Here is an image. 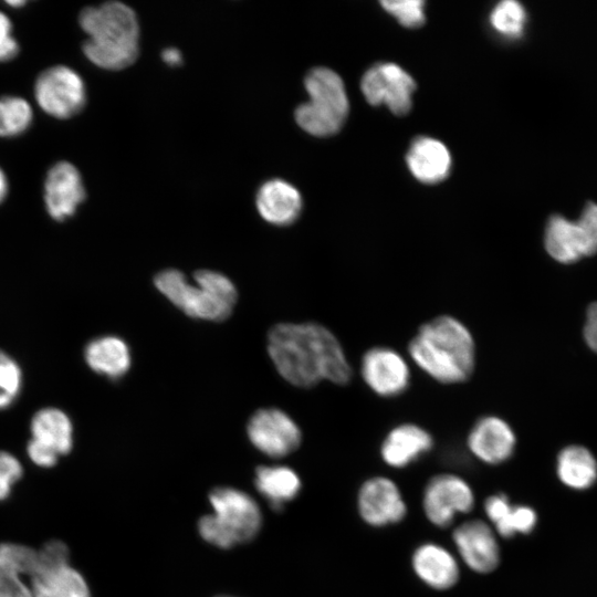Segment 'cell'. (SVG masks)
I'll return each mask as SVG.
<instances>
[{"label": "cell", "instance_id": "cell-1", "mask_svg": "<svg viewBox=\"0 0 597 597\" xmlns=\"http://www.w3.org/2000/svg\"><path fill=\"white\" fill-rule=\"evenodd\" d=\"M268 352L281 376L297 387L322 380L347 385L353 369L337 337L317 323H282L268 334Z\"/></svg>", "mask_w": 597, "mask_h": 597}, {"label": "cell", "instance_id": "cell-2", "mask_svg": "<svg viewBox=\"0 0 597 597\" xmlns=\"http://www.w3.org/2000/svg\"><path fill=\"white\" fill-rule=\"evenodd\" d=\"M475 342L468 326L451 315L422 324L408 344L411 362L443 385L467 381L475 367Z\"/></svg>", "mask_w": 597, "mask_h": 597}, {"label": "cell", "instance_id": "cell-3", "mask_svg": "<svg viewBox=\"0 0 597 597\" xmlns=\"http://www.w3.org/2000/svg\"><path fill=\"white\" fill-rule=\"evenodd\" d=\"M87 34L85 56L101 69L117 71L132 65L139 54V24L135 11L119 1L84 8L78 15Z\"/></svg>", "mask_w": 597, "mask_h": 597}, {"label": "cell", "instance_id": "cell-4", "mask_svg": "<svg viewBox=\"0 0 597 597\" xmlns=\"http://www.w3.org/2000/svg\"><path fill=\"white\" fill-rule=\"evenodd\" d=\"M196 285L174 269L159 272L154 280L158 291L185 314L200 320L223 321L237 302V289L224 274L200 270L193 275Z\"/></svg>", "mask_w": 597, "mask_h": 597}, {"label": "cell", "instance_id": "cell-5", "mask_svg": "<svg viewBox=\"0 0 597 597\" xmlns=\"http://www.w3.org/2000/svg\"><path fill=\"white\" fill-rule=\"evenodd\" d=\"M213 513L198 522L201 537L208 543L230 548L252 540L261 526V512L247 493L233 488H216L209 494Z\"/></svg>", "mask_w": 597, "mask_h": 597}, {"label": "cell", "instance_id": "cell-6", "mask_svg": "<svg viewBox=\"0 0 597 597\" xmlns=\"http://www.w3.org/2000/svg\"><path fill=\"white\" fill-rule=\"evenodd\" d=\"M304 86L310 100L295 109L297 125L317 137L336 134L349 109L341 76L327 67H315L306 74Z\"/></svg>", "mask_w": 597, "mask_h": 597}, {"label": "cell", "instance_id": "cell-7", "mask_svg": "<svg viewBox=\"0 0 597 597\" xmlns=\"http://www.w3.org/2000/svg\"><path fill=\"white\" fill-rule=\"evenodd\" d=\"M547 253L557 262L574 263L597 252V203L585 206L577 220L554 214L544 234Z\"/></svg>", "mask_w": 597, "mask_h": 597}, {"label": "cell", "instance_id": "cell-8", "mask_svg": "<svg viewBox=\"0 0 597 597\" xmlns=\"http://www.w3.org/2000/svg\"><path fill=\"white\" fill-rule=\"evenodd\" d=\"M34 95L40 107L57 118L76 115L86 103L82 77L65 65L44 70L35 81Z\"/></svg>", "mask_w": 597, "mask_h": 597}, {"label": "cell", "instance_id": "cell-9", "mask_svg": "<svg viewBox=\"0 0 597 597\" xmlns=\"http://www.w3.org/2000/svg\"><path fill=\"white\" fill-rule=\"evenodd\" d=\"M474 506V494L470 484L459 475L441 473L432 476L423 491V512L436 526L448 527L460 513Z\"/></svg>", "mask_w": 597, "mask_h": 597}, {"label": "cell", "instance_id": "cell-10", "mask_svg": "<svg viewBox=\"0 0 597 597\" xmlns=\"http://www.w3.org/2000/svg\"><path fill=\"white\" fill-rule=\"evenodd\" d=\"M359 373L366 386L384 398L401 395L411 380L408 360L387 346H375L366 350L359 363Z\"/></svg>", "mask_w": 597, "mask_h": 597}, {"label": "cell", "instance_id": "cell-11", "mask_svg": "<svg viewBox=\"0 0 597 597\" xmlns=\"http://www.w3.org/2000/svg\"><path fill=\"white\" fill-rule=\"evenodd\" d=\"M360 88L370 105H386L395 115H405L411 108L416 84L399 65L388 62L368 69Z\"/></svg>", "mask_w": 597, "mask_h": 597}, {"label": "cell", "instance_id": "cell-12", "mask_svg": "<svg viewBox=\"0 0 597 597\" xmlns=\"http://www.w3.org/2000/svg\"><path fill=\"white\" fill-rule=\"evenodd\" d=\"M248 436L256 449L273 458L293 452L302 440L295 421L276 408H264L254 412L248 422Z\"/></svg>", "mask_w": 597, "mask_h": 597}, {"label": "cell", "instance_id": "cell-13", "mask_svg": "<svg viewBox=\"0 0 597 597\" xmlns=\"http://www.w3.org/2000/svg\"><path fill=\"white\" fill-rule=\"evenodd\" d=\"M357 509L367 524L377 527L399 523L407 514L398 485L386 476H374L362 484Z\"/></svg>", "mask_w": 597, "mask_h": 597}, {"label": "cell", "instance_id": "cell-14", "mask_svg": "<svg viewBox=\"0 0 597 597\" xmlns=\"http://www.w3.org/2000/svg\"><path fill=\"white\" fill-rule=\"evenodd\" d=\"M463 563L480 574L493 572L500 564V546L493 527L482 520L459 525L452 534Z\"/></svg>", "mask_w": 597, "mask_h": 597}, {"label": "cell", "instance_id": "cell-15", "mask_svg": "<svg viewBox=\"0 0 597 597\" xmlns=\"http://www.w3.org/2000/svg\"><path fill=\"white\" fill-rule=\"evenodd\" d=\"M467 446L480 461L495 465L509 460L515 450V432L507 421L495 415L483 416L468 433Z\"/></svg>", "mask_w": 597, "mask_h": 597}, {"label": "cell", "instance_id": "cell-16", "mask_svg": "<svg viewBox=\"0 0 597 597\" xmlns=\"http://www.w3.org/2000/svg\"><path fill=\"white\" fill-rule=\"evenodd\" d=\"M86 196L77 168L59 161L50 168L44 181V201L49 214L56 221L72 217Z\"/></svg>", "mask_w": 597, "mask_h": 597}, {"label": "cell", "instance_id": "cell-17", "mask_svg": "<svg viewBox=\"0 0 597 597\" xmlns=\"http://www.w3.org/2000/svg\"><path fill=\"white\" fill-rule=\"evenodd\" d=\"M433 439L425 428L405 422L394 427L380 446L383 461L392 468L409 465L431 450Z\"/></svg>", "mask_w": 597, "mask_h": 597}, {"label": "cell", "instance_id": "cell-18", "mask_svg": "<svg viewBox=\"0 0 597 597\" xmlns=\"http://www.w3.org/2000/svg\"><path fill=\"white\" fill-rule=\"evenodd\" d=\"M260 216L274 226H289L302 211V196L290 182L274 178L260 186L255 197Z\"/></svg>", "mask_w": 597, "mask_h": 597}, {"label": "cell", "instance_id": "cell-19", "mask_svg": "<svg viewBox=\"0 0 597 597\" xmlns=\"http://www.w3.org/2000/svg\"><path fill=\"white\" fill-rule=\"evenodd\" d=\"M411 566L418 578L438 590L449 589L459 580L457 559L446 547L434 543L418 546L411 556Z\"/></svg>", "mask_w": 597, "mask_h": 597}, {"label": "cell", "instance_id": "cell-20", "mask_svg": "<svg viewBox=\"0 0 597 597\" xmlns=\"http://www.w3.org/2000/svg\"><path fill=\"white\" fill-rule=\"evenodd\" d=\"M406 161L413 177L429 185L446 179L451 169V156L448 148L431 137L416 138L408 149Z\"/></svg>", "mask_w": 597, "mask_h": 597}, {"label": "cell", "instance_id": "cell-21", "mask_svg": "<svg viewBox=\"0 0 597 597\" xmlns=\"http://www.w3.org/2000/svg\"><path fill=\"white\" fill-rule=\"evenodd\" d=\"M485 514L493 530L502 537L530 534L537 524V514L528 505H512L505 494H493L484 502Z\"/></svg>", "mask_w": 597, "mask_h": 597}, {"label": "cell", "instance_id": "cell-22", "mask_svg": "<svg viewBox=\"0 0 597 597\" xmlns=\"http://www.w3.org/2000/svg\"><path fill=\"white\" fill-rule=\"evenodd\" d=\"M556 475L567 489L586 491L597 481V460L584 446H567L557 455Z\"/></svg>", "mask_w": 597, "mask_h": 597}, {"label": "cell", "instance_id": "cell-23", "mask_svg": "<svg viewBox=\"0 0 597 597\" xmlns=\"http://www.w3.org/2000/svg\"><path fill=\"white\" fill-rule=\"evenodd\" d=\"M84 356L91 369L112 379L124 376L132 363L127 344L116 336L93 339L87 344Z\"/></svg>", "mask_w": 597, "mask_h": 597}, {"label": "cell", "instance_id": "cell-24", "mask_svg": "<svg viewBox=\"0 0 597 597\" xmlns=\"http://www.w3.org/2000/svg\"><path fill=\"white\" fill-rule=\"evenodd\" d=\"M32 439L53 450L57 455L66 454L73 444L70 418L57 408L39 410L31 421Z\"/></svg>", "mask_w": 597, "mask_h": 597}, {"label": "cell", "instance_id": "cell-25", "mask_svg": "<svg viewBox=\"0 0 597 597\" xmlns=\"http://www.w3.org/2000/svg\"><path fill=\"white\" fill-rule=\"evenodd\" d=\"M31 591L33 597H90L85 579L69 564L33 575Z\"/></svg>", "mask_w": 597, "mask_h": 597}, {"label": "cell", "instance_id": "cell-26", "mask_svg": "<svg viewBox=\"0 0 597 597\" xmlns=\"http://www.w3.org/2000/svg\"><path fill=\"white\" fill-rule=\"evenodd\" d=\"M255 486L277 510L297 495L301 481L298 475L287 467H259L255 471Z\"/></svg>", "mask_w": 597, "mask_h": 597}, {"label": "cell", "instance_id": "cell-27", "mask_svg": "<svg viewBox=\"0 0 597 597\" xmlns=\"http://www.w3.org/2000/svg\"><path fill=\"white\" fill-rule=\"evenodd\" d=\"M30 104L17 96L0 97V136L12 137L24 133L32 123Z\"/></svg>", "mask_w": 597, "mask_h": 597}, {"label": "cell", "instance_id": "cell-28", "mask_svg": "<svg viewBox=\"0 0 597 597\" xmlns=\"http://www.w3.org/2000/svg\"><path fill=\"white\" fill-rule=\"evenodd\" d=\"M490 22L500 34L507 38H519L525 28L526 12L520 2L504 0L493 8Z\"/></svg>", "mask_w": 597, "mask_h": 597}, {"label": "cell", "instance_id": "cell-29", "mask_svg": "<svg viewBox=\"0 0 597 597\" xmlns=\"http://www.w3.org/2000/svg\"><path fill=\"white\" fill-rule=\"evenodd\" d=\"M0 557L19 575L28 574L31 577L38 569V551L20 544H0Z\"/></svg>", "mask_w": 597, "mask_h": 597}, {"label": "cell", "instance_id": "cell-30", "mask_svg": "<svg viewBox=\"0 0 597 597\" xmlns=\"http://www.w3.org/2000/svg\"><path fill=\"white\" fill-rule=\"evenodd\" d=\"M21 381L18 364L0 350V409L11 406L20 391Z\"/></svg>", "mask_w": 597, "mask_h": 597}, {"label": "cell", "instance_id": "cell-31", "mask_svg": "<svg viewBox=\"0 0 597 597\" xmlns=\"http://www.w3.org/2000/svg\"><path fill=\"white\" fill-rule=\"evenodd\" d=\"M381 6L404 27L418 28L425 23V2L421 0L381 1Z\"/></svg>", "mask_w": 597, "mask_h": 597}, {"label": "cell", "instance_id": "cell-32", "mask_svg": "<svg viewBox=\"0 0 597 597\" xmlns=\"http://www.w3.org/2000/svg\"><path fill=\"white\" fill-rule=\"evenodd\" d=\"M0 597H33L29 588L13 570L0 557Z\"/></svg>", "mask_w": 597, "mask_h": 597}, {"label": "cell", "instance_id": "cell-33", "mask_svg": "<svg viewBox=\"0 0 597 597\" xmlns=\"http://www.w3.org/2000/svg\"><path fill=\"white\" fill-rule=\"evenodd\" d=\"M22 465L11 453L0 451V501L7 499L12 485L21 478Z\"/></svg>", "mask_w": 597, "mask_h": 597}, {"label": "cell", "instance_id": "cell-34", "mask_svg": "<svg viewBox=\"0 0 597 597\" xmlns=\"http://www.w3.org/2000/svg\"><path fill=\"white\" fill-rule=\"evenodd\" d=\"M38 557L39 563L35 574L42 570L67 565L69 549L61 541H50L40 551H38Z\"/></svg>", "mask_w": 597, "mask_h": 597}, {"label": "cell", "instance_id": "cell-35", "mask_svg": "<svg viewBox=\"0 0 597 597\" xmlns=\"http://www.w3.org/2000/svg\"><path fill=\"white\" fill-rule=\"evenodd\" d=\"M19 52V44L12 34L10 19L0 12V62L10 61Z\"/></svg>", "mask_w": 597, "mask_h": 597}, {"label": "cell", "instance_id": "cell-36", "mask_svg": "<svg viewBox=\"0 0 597 597\" xmlns=\"http://www.w3.org/2000/svg\"><path fill=\"white\" fill-rule=\"evenodd\" d=\"M28 454L32 462L43 468H51L57 461V454L44 444L31 439L28 444Z\"/></svg>", "mask_w": 597, "mask_h": 597}, {"label": "cell", "instance_id": "cell-37", "mask_svg": "<svg viewBox=\"0 0 597 597\" xmlns=\"http://www.w3.org/2000/svg\"><path fill=\"white\" fill-rule=\"evenodd\" d=\"M584 338L588 347L597 353V302L587 308Z\"/></svg>", "mask_w": 597, "mask_h": 597}, {"label": "cell", "instance_id": "cell-38", "mask_svg": "<svg viewBox=\"0 0 597 597\" xmlns=\"http://www.w3.org/2000/svg\"><path fill=\"white\" fill-rule=\"evenodd\" d=\"M161 57L170 66H177L182 62L181 53L176 48H167L163 51Z\"/></svg>", "mask_w": 597, "mask_h": 597}, {"label": "cell", "instance_id": "cell-39", "mask_svg": "<svg viewBox=\"0 0 597 597\" xmlns=\"http://www.w3.org/2000/svg\"><path fill=\"white\" fill-rule=\"evenodd\" d=\"M7 193H8V180L4 172L0 168V203L4 200V198L7 197Z\"/></svg>", "mask_w": 597, "mask_h": 597}, {"label": "cell", "instance_id": "cell-40", "mask_svg": "<svg viewBox=\"0 0 597 597\" xmlns=\"http://www.w3.org/2000/svg\"><path fill=\"white\" fill-rule=\"evenodd\" d=\"M8 4L10 6H14V7H19V6H23L24 4V1H10L8 2Z\"/></svg>", "mask_w": 597, "mask_h": 597}, {"label": "cell", "instance_id": "cell-41", "mask_svg": "<svg viewBox=\"0 0 597 597\" xmlns=\"http://www.w3.org/2000/svg\"><path fill=\"white\" fill-rule=\"evenodd\" d=\"M217 597H232V596L221 595V596H217Z\"/></svg>", "mask_w": 597, "mask_h": 597}]
</instances>
